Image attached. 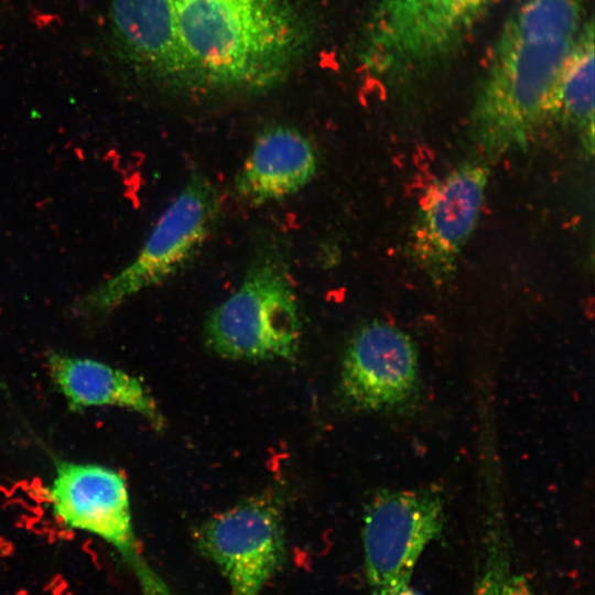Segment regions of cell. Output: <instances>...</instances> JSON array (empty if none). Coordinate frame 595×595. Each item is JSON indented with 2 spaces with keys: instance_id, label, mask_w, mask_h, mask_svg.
<instances>
[{
  "instance_id": "obj_2",
  "label": "cell",
  "mask_w": 595,
  "mask_h": 595,
  "mask_svg": "<svg viewBox=\"0 0 595 595\" xmlns=\"http://www.w3.org/2000/svg\"><path fill=\"white\" fill-rule=\"evenodd\" d=\"M171 1L188 93H261L304 52L307 31L292 0Z\"/></svg>"
},
{
  "instance_id": "obj_12",
  "label": "cell",
  "mask_w": 595,
  "mask_h": 595,
  "mask_svg": "<svg viewBox=\"0 0 595 595\" xmlns=\"http://www.w3.org/2000/svg\"><path fill=\"white\" fill-rule=\"evenodd\" d=\"M111 24L125 57L145 75L187 90L171 0H113Z\"/></svg>"
},
{
  "instance_id": "obj_3",
  "label": "cell",
  "mask_w": 595,
  "mask_h": 595,
  "mask_svg": "<svg viewBox=\"0 0 595 595\" xmlns=\"http://www.w3.org/2000/svg\"><path fill=\"white\" fill-rule=\"evenodd\" d=\"M302 334L295 288L278 251L257 256L239 286L207 315L204 338L230 360H292Z\"/></svg>"
},
{
  "instance_id": "obj_8",
  "label": "cell",
  "mask_w": 595,
  "mask_h": 595,
  "mask_svg": "<svg viewBox=\"0 0 595 595\" xmlns=\"http://www.w3.org/2000/svg\"><path fill=\"white\" fill-rule=\"evenodd\" d=\"M282 501L251 496L215 513L193 532L198 551L226 578L232 595H257L285 559Z\"/></svg>"
},
{
  "instance_id": "obj_13",
  "label": "cell",
  "mask_w": 595,
  "mask_h": 595,
  "mask_svg": "<svg viewBox=\"0 0 595 595\" xmlns=\"http://www.w3.org/2000/svg\"><path fill=\"white\" fill-rule=\"evenodd\" d=\"M50 377L74 411L89 408H119L134 412L156 431L165 426L164 416L149 389L136 376L102 361L50 353Z\"/></svg>"
},
{
  "instance_id": "obj_10",
  "label": "cell",
  "mask_w": 595,
  "mask_h": 595,
  "mask_svg": "<svg viewBox=\"0 0 595 595\" xmlns=\"http://www.w3.org/2000/svg\"><path fill=\"white\" fill-rule=\"evenodd\" d=\"M418 388V349L404 331L371 321L354 333L340 370V391L350 405L392 410L408 403Z\"/></svg>"
},
{
  "instance_id": "obj_6",
  "label": "cell",
  "mask_w": 595,
  "mask_h": 595,
  "mask_svg": "<svg viewBox=\"0 0 595 595\" xmlns=\"http://www.w3.org/2000/svg\"><path fill=\"white\" fill-rule=\"evenodd\" d=\"M44 497L64 526L90 533L119 552L143 595H173L142 558L132 526L129 487L120 472L95 463L57 461Z\"/></svg>"
},
{
  "instance_id": "obj_11",
  "label": "cell",
  "mask_w": 595,
  "mask_h": 595,
  "mask_svg": "<svg viewBox=\"0 0 595 595\" xmlns=\"http://www.w3.org/2000/svg\"><path fill=\"white\" fill-rule=\"evenodd\" d=\"M320 154L309 136L295 127L274 125L255 138L235 178V191L252 206L285 199L312 182Z\"/></svg>"
},
{
  "instance_id": "obj_15",
  "label": "cell",
  "mask_w": 595,
  "mask_h": 595,
  "mask_svg": "<svg viewBox=\"0 0 595 595\" xmlns=\"http://www.w3.org/2000/svg\"><path fill=\"white\" fill-rule=\"evenodd\" d=\"M474 595H533L526 577L512 564L499 532L490 536Z\"/></svg>"
},
{
  "instance_id": "obj_14",
  "label": "cell",
  "mask_w": 595,
  "mask_h": 595,
  "mask_svg": "<svg viewBox=\"0 0 595 595\" xmlns=\"http://www.w3.org/2000/svg\"><path fill=\"white\" fill-rule=\"evenodd\" d=\"M577 132L586 153L594 148V26L585 21L563 68L558 113Z\"/></svg>"
},
{
  "instance_id": "obj_9",
  "label": "cell",
  "mask_w": 595,
  "mask_h": 595,
  "mask_svg": "<svg viewBox=\"0 0 595 595\" xmlns=\"http://www.w3.org/2000/svg\"><path fill=\"white\" fill-rule=\"evenodd\" d=\"M488 182L485 162L459 165L424 195L411 239L419 267L434 282H444L474 231Z\"/></svg>"
},
{
  "instance_id": "obj_4",
  "label": "cell",
  "mask_w": 595,
  "mask_h": 595,
  "mask_svg": "<svg viewBox=\"0 0 595 595\" xmlns=\"http://www.w3.org/2000/svg\"><path fill=\"white\" fill-rule=\"evenodd\" d=\"M221 212L218 187L206 175L192 174L156 219L136 257L75 304L84 317L109 314L143 290L182 271L216 228Z\"/></svg>"
},
{
  "instance_id": "obj_7",
  "label": "cell",
  "mask_w": 595,
  "mask_h": 595,
  "mask_svg": "<svg viewBox=\"0 0 595 595\" xmlns=\"http://www.w3.org/2000/svg\"><path fill=\"white\" fill-rule=\"evenodd\" d=\"M444 520V500L436 488L376 493L363 519L369 595H401L409 589L421 555L441 534Z\"/></svg>"
},
{
  "instance_id": "obj_16",
  "label": "cell",
  "mask_w": 595,
  "mask_h": 595,
  "mask_svg": "<svg viewBox=\"0 0 595 595\" xmlns=\"http://www.w3.org/2000/svg\"><path fill=\"white\" fill-rule=\"evenodd\" d=\"M401 595H420L418 593H415L414 591L411 589V587L409 589H407L405 592H403Z\"/></svg>"
},
{
  "instance_id": "obj_1",
  "label": "cell",
  "mask_w": 595,
  "mask_h": 595,
  "mask_svg": "<svg viewBox=\"0 0 595 595\" xmlns=\"http://www.w3.org/2000/svg\"><path fill=\"white\" fill-rule=\"evenodd\" d=\"M589 0H526L504 26L470 113L485 159L524 148L558 113L566 60Z\"/></svg>"
},
{
  "instance_id": "obj_5",
  "label": "cell",
  "mask_w": 595,
  "mask_h": 595,
  "mask_svg": "<svg viewBox=\"0 0 595 595\" xmlns=\"http://www.w3.org/2000/svg\"><path fill=\"white\" fill-rule=\"evenodd\" d=\"M497 0H378L365 63L381 79L416 76L452 55Z\"/></svg>"
}]
</instances>
